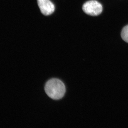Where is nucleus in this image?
Listing matches in <instances>:
<instances>
[{"instance_id": "1", "label": "nucleus", "mask_w": 128, "mask_h": 128, "mask_svg": "<svg viewBox=\"0 0 128 128\" xmlns=\"http://www.w3.org/2000/svg\"><path fill=\"white\" fill-rule=\"evenodd\" d=\"M45 90L47 96L55 100L62 98L66 91L63 82L56 78L52 79L47 81L45 86Z\"/></svg>"}, {"instance_id": "2", "label": "nucleus", "mask_w": 128, "mask_h": 128, "mask_svg": "<svg viewBox=\"0 0 128 128\" xmlns=\"http://www.w3.org/2000/svg\"><path fill=\"white\" fill-rule=\"evenodd\" d=\"M84 12L90 16H97L102 13L103 7L102 4L95 0L87 1L82 6Z\"/></svg>"}, {"instance_id": "3", "label": "nucleus", "mask_w": 128, "mask_h": 128, "mask_svg": "<svg viewBox=\"0 0 128 128\" xmlns=\"http://www.w3.org/2000/svg\"><path fill=\"white\" fill-rule=\"evenodd\" d=\"M38 4L41 12L45 16L52 14L55 10L54 5L50 0H38Z\"/></svg>"}, {"instance_id": "4", "label": "nucleus", "mask_w": 128, "mask_h": 128, "mask_svg": "<svg viewBox=\"0 0 128 128\" xmlns=\"http://www.w3.org/2000/svg\"><path fill=\"white\" fill-rule=\"evenodd\" d=\"M121 36L125 42L128 43V24L122 29L121 32Z\"/></svg>"}]
</instances>
